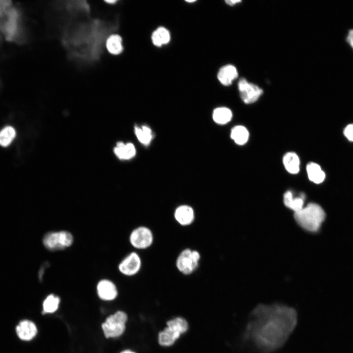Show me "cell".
<instances>
[{"mask_svg":"<svg viewBox=\"0 0 353 353\" xmlns=\"http://www.w3.org/2000/svg\"><path fill=\"white\" fill-rule=\"evenodd\" d=\"M298 321L293 307L280 303L260 304L251 312L242 335L260 353L281 348L294 331Z\"/></svg>","mask_w":353,"mask_h":353,"instance_id":"1","label":"cell"},{"mask_svg":"<svg viewBox=\"0 0 353 353\" xmlns=\"http://www.w3.org/2000/svg\"><path fill=\"white\" fill-rule=\"evenodd\" d=\"M325 218L323 208L318 204L309 203L300 210L294 212V218L298 225L309 231H316Z\"/></svg>","mask_w":353,"mask_h":353,"instance_id":"2","label":"cell"},{"mask_svg":"<svg viewBox=\"0 0 353 353\" xmlns=\"http://www.w3.org/2000/svg\"><path fill=\"white\" fill-rule=\"evenodd\" d=\"M167 327L158 335V341L162 346L172 345L177 339L181 334L188 329V323L182 318L177 317L169 321Z\"/></svg>","mask_w":353,"mask_h":353,"instance_id":"3","label":"cell"},{"mask_svg":"<svg viewBox=\"0 0 353 353\" xmlns=\"http://www.w3.org/2000/svg\"><path fill=\"white\" fill-rule=\"evenodd\" d=\"M127 319L126 314L122 311H118L107 317L101 325L105 337L115 338L122 335L125 330Z\"/></svg>","mask_w":353,"mask_h":353,"instance_id":"4","label":"cell"},{"mask_svg":"<svg viewBox=\"0 0 353 353\" xmlns=\"http://www.w3.org/2000/svg\"><path fill=\"white\" fill-rule=\"evenodd\" d=\"M74 242L72 234L66 230L50 231L43 238L44 246L49 250L56 251L70 247Z\"/></svg>","mask_w":353,"mask_h":353,"instance_id":"5","label":"cell"},{"mask_svg":"<svg viewBox=\"0 0 353 353\" xmlns=\"http://www.w3.org/2000/svg\"><path fill=\"white\" fill-rule=\"evenodd\" d=\"M200 258L201 255L198 251L186 249L178 256L176 261V267L183 274L190 275L198 266Z\"/></svg>","mask_w":353,"mask_h":353,"instance_id":"6","label":"cell"},{"mask_svg":"<svg viewBox=\"0 0 353 353\" xmlns=\"http://www.w3.org/2000/svg\"><path fill=\"white\" fill-rule=\"evenodd\" d=\"M153 236L151 231L147 227H139L133 229L129 235L130 244L138 249H145L151 246Z\"/></svg>","mask_w":353,"mask_h":353,"instance_id":"7","label":"cell"},{"mask_svg":"<svg viewBox=\"0 0 353 353\" xmlns=\"http://www.w3.org/2000/svg\"><path fill=\"white\" fill-rule=\"evenodd\" d=\"M238 88L240 97L246 104L252 103L258 100L263 93V90L256 85L241 78L238 82Z\"/></svg>","mask_w":353,"mask_h":353,"instance_id":"8","label":"cell"},{"mask_svg":"<svg viewBox=\"0 0 353 353\" xmlns=\"http://www.w3.org/2000/svg\"><path fill=\"white\" fill-rule=\"evenodd\" d=\"M141 264V259L138 253L131 252L121 261L118 265V269L123 275L132 276L139 271Z\"/></svg>","mask_w":353,"mask_h":353,"instance_id":"9","label":"cell"},{"mask_svg":"<svg viewBox=\"0 0 353 353\" xmlns=\"http://www.w3.org/2000/svg\"><path fill=\"white\" fill-rule=\"evenodd\" d=\"M97 292L101 300L106 301L114 300L118 295L115 284L107 279H102L98 282Z\"/></svg>","mask_w":353,"mask_h":353,"instance_id":"10","label":"cell"},{"mask_svg":"<svg viewBox=\"0 0 353 353\" xmlns=\"http://www.w3.org/2000/svg\"><path fill=\"white\" fill-rule=\"evenodd\" d=\"M6 14L7 15V20L4 25L3 30L6 39L12 41L17 31L19 14L17 10L13 8H10Z\"/></svg>","mask_w":353,"mask_h":353,"instance_id":"11","label":"cell"},{"mask_svg":"<svg viewBox=\"0 0 353 353\" xmlns=\"http://www.w3.org/2000/svg\"><path fill=\"white\" fill-rule=\"evenodd\" d=\"M16 331L18 336L21 340L29 341L36 336L37 328L33 322L24 320L20 322L17 326Z\"/></svg>","mask_w":353,"mask_h":353,"instance_id":"12","label":"cell"},{"mask_svg":"<svg viewBox=\"0 0 353 353\" xmlns=\"http://www.w3.org/2000/svg\"><path fill=\"white\" fill-rule=\"evenodd\" d=\"M174 217L180 225L186 226L191 224L195 218L193 209L187 205L177 207L174 213Z\"/></svg>","mask_w":353,"mask_h":353,"instance_id":"13","label":"cell"},{"mask_svg":"<svg viewBox=\"0 0 353 353\" xmlns=\"http://www.w3.org/2000/svg\"><path fill=\"white\" fill-rule=\"evenodd\" d=\"M237 76V70L236 67L232 65H227L222 67L217 75L220 82L225 86L231 85Z\"/></svg>","mask_w":353,"mask_h":353,"instance_id":"14","label":"cell"},{"mask_svg":"<svg viewBox=\"0 0 353 353\" xmlns=\"http://www.w3.org/2000/svg\"><path fill=\"white\" fill-rule=\"evenodd\" d=\"M305 195L301 194L300 197H294L290 191H286L283 195V202L288 208L294 212L302 209L304 206Z\"/></svg>","mask_w":353,"mask_h":353,"instance_id":"15","label":"cell"},{"mask_svg":"<svg viewBox=\"0 0 353 353\" xmlns=\"http://www.w3.org/2000/svg\"><path fill=\"white\" fill-rule=\"evenodd\" d=\"M114 152L119 159L128 160L135 156L136 149L134 145L131 143L124 144L119 142L114 148Z\"/></svg>","mask_w":353,"mask_h":353,"instance_id":"16","label":"cell"},{"mask_svg":"<svg viewBox=\"0 0 353 353\" xmlns=\"http://www.w3.org/2000/svg\"><path fill=\"white\" fill-rule=\"evenodd\" d=\"M283 163L287 171L292 174L299 172L300 161L298 155L293 152L286 153L283 157Z\"/></svg>","mask_w":353,"mask_h":353,"instance_id":"17","label":"cell"},{"mask_svg":"<svg viewBox=\"0 0 353 353\" xmlns=\"http://www.w3.org/2000/svg\"><path fill=\"white\" fill-rule=\"evenodd\" d=\"M306 172L309 180L316 184L322 183L326 177L320 166L314 162H310L307 165Z\"/></svg>","mask_w":353,"mask_h":353,"instance_id":"18","label":"cell"},{"mask_svg":"<svg viewBox=\"0 0 353 353\" xmlns=\"http://www.w3.org/2000/svg\"><path fill=\"white\" fill-rule=\"evenodd\" d=\"M249 137V131L244 126H235L231 130L230 137L237 145H243L246 144Z\"/></svg>","mask_w":353,"mask_h":353,"instance_id":"19","label":"cell"},{"mask_svg":"<svg viewBox=\"0 0 353 353\" xmlns=\"http://www.w3.org/2000/svg\"><path fill=\"white\" fill-rule=\"evenodd\" d=\"M170 40L169 31L165 27H160L152 33L151 40L153 44L158 47L167 44Z\"/></svg>","mask_w":353,"mask_h":353,"instance_id":"20","label":"cell"},{"mask_svg":"<svg viewBox=\"0 0 353 353\" xmlns=\"http://www.w3.org/2000/svg\"><path fill=\"white\" fill-rule=\"evenodd\" d=\"M232 117L231 111L225 107L216 108L213 113V119L218 124L224 125L229 122Z\"/></svg>","mask_w":353,"mask_h":353,"instance_id":"21","label":"cell"},{"mask_svg":"<svg viewBox=\"0 0 353 353\" xmlns=\"http://www.w3.org/2000/svg\"><path fill=\"white\" fill-rule=\"evenodd\" d=\"M107 49L111 54H119L123 50L121 37L117 34L110 36L106 43Z\"/></svg>","mask_w":353,"mask_h":353,"instance_id":"22","label":"cell"},{"mask_svg":"<svg viewBox=\"0 0 353 353\" xmlns=\"http://www.w3.org/2000/svg\"><path fill=\"white\" fill-rule=\"evenodd\" d=\"M134 132L138 140L143 145H149L152 139L151 130L147 126H143L141 127L135 126Z\"/></svg>","mask_w":353,"mask_h":353,"instance_id":"23","label":"cell"},{"mask_svg":"<svg viewBox=\"0 0 353 353\" xmlns=\"http://www.w3.org/2000/svg\"><path fill=\"white\" fill-rule=\"evenodd\" d=\"M59 297L52 294L48 295L43 303V313H52L55 312L59 307Z\"/></svg>","mask_w":353,"mask_h":353,"instance_id":"24","label":"cell"},{"mask_svg":"<svg viewBox=\"0 0 353 353\" xmlns=\"http://www.w3.org/2000/svg\"><path fill=\"white\" fill-rule=\"evenodd\" d=\"M15 129L11 126H6L0 131V145L6 147L10 145L16 137Z\"/></svg>","mask_w":353,"mask_h":353,"instance_id":"25","label":"cell"},{"mask_svg":"<svg viewBox=\"0 0 353 353\" xmlns=\"http://www.w3.org/2000/svg\"><path fill=\"white\" fill-rule=\"evenodd\" d=\"M12 1L9 0H0V16L6 13L10 8Z\"/></svg>","mask_w":353,"mask_h":353,"instance_id":"26","label":"cell"},{"mask_svg":"<svg viewBox=\"0 0 353 353\" xmlns=\"http://www.w3.org/2000/svg\"><path fill=\"white\" fill-rule=\"evenodd\" d=\"M344 134L349 140L353 142V124L348 125L345 128Z\"/></svg>","mask_w":353,"mask_h":353,"instance_id":"27","label":"cell"},{"mask_svg":"<svg viewBox=\"0 0 353 353\" xmlns=\"http://www.w3.org/2000/svg\"><path fill=\"white\" fill-rule=\"evenodd\" d=\"M345 41L353 50V28H350L348 30Z\"/></svg>","mask_w":353,"mask_h":353,"instance_id":"28","label":"cell"},{"mask_svg":"<svg viewBox=\"0 0 353 353\" xmlns=\"http://www.w3.org/2000/svg\"><path fill=\"white\" fill-rule=\"evenodd\" d=\"M242 1L240 0H226V2L230 6H233L238 3L241 2Z\"/></svg>","mask_w":353,"mask_h":353,"instance_id":"29","label":"cell"},{"mask_svg":"<svg viewBox=\"0 0 353 353\" xmlns=\"http://www.w3.org/2000/svg\"><path fill=\"white\" fill-rule=\"evenodd\" d=\"M120 353H134L132 351H131L130 350H124V351H122Z\"/></svg>","mask_w":353,"mask_h":353,"instance_id":"30","label":"cell"},{"mask_svg":"<svg viewBox=\"0 0 353 353\" xmlns=\"http://www.w3.org/2000/svg\"><path fill=\"white\" fill-rule=\"evenodd\" d=\"M106 2L109 3H115V2H116V0H108V1H106Z\"/></svg>","mask_w":353,"mask_h":353,"instance_id":"31","label":"cell"},{"mask_svg":"<svg viewBox=\"0 0 353 353\" xmlns=\"http://www.w3.org/2000/svg\"><path fill=\"white\" fill-rule=\"evenodd\" d=\"M186 1L188 2H195V0H187Z\"/></svg>","mask_w":353,"mask_h":353,"instance_id":"32","label":"cell"}]
</instances>
